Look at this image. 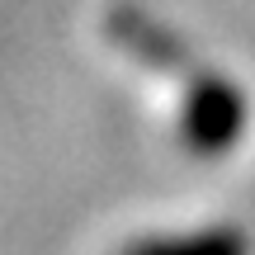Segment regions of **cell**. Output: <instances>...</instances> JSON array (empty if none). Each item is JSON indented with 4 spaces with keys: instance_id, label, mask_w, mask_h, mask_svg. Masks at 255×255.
Returning <instances> with one entry per match:
<instances>
[{
    "instance_id": "6da1fadb",
    "label": "cell",
    "mask_w": 255,
    "mask_h": 255,
    "mask_svg": "<svg viewBox=\"0 0 255 255\" xmlns=\"http://www.w3.org/2000/svg\"><path fill=\"white\" fill-rule=\"evenodd\" d=\"M251 128V100L232 76L203 71L184 85L180 137L194 156H227Z\"/></svg>"
},
{
    "instance_id": "7a4b0ae2",
    "label": "cell",
    "mask_w": 255,
    "mask_h": 255,
    "mask_svg": "<svg viewBox=\"0 0 255 255\" xmlns=\"http://www.w3.org/2000/svg\"><path fill=\"white\" fill-rule=\"evenodd\" d=\"M123 255H255V251L237 222H208V227H189V232H161V237L128 241Z\"/></svg>"
},
{
    "instance_id": "3957f363",
    "label": "cell",
    "mask_w": 255,
    "mask_h": 255,
    "mask_svg": "<svg viewBox=\"0 0 255 255\" xmlns=\"http://www.w3.org/2000/svg\"><path fill=\"white\" fill-rule=\"evenodd\" d=\"M109 33L123 52H132L137 62L156 66V71H175L180 66V43L175 33H165L151 14H132V9H114L109 14Z\"/></svg>"
}]
</instances>
